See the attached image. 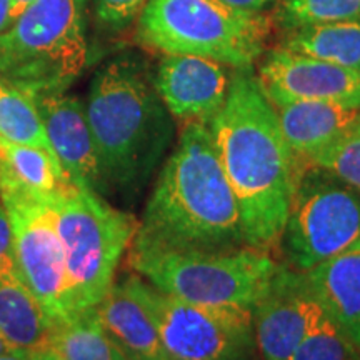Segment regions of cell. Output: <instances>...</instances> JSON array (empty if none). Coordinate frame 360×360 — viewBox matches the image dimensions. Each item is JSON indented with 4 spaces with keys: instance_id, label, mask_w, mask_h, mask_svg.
Returning <instances> with one entry per match:
<instances>
[{
    "instance_id": "1",
    "label": "cell",
    "mask_w": 360,
    "mask_h": 360,
    "mask_svg": "<svg viewBox=\"0 0 360 360\" xmlns=\"http://www.w3.org/2000/svg\"><path fill=\"white\" fill-rule=\"evenodd\" d=\"M207 129L236 199L245 245L274 249L289 217L299 162L254 67L233 69L227 101Z\"/></svg>"
},
{
    "instance_id": "2",
    "label": "cell",
    "mask_w": 360,
    "mask_h": 360,
    "mask_svg": "<svg viewBox=\"0 0 360 360\" xmlns=\"http://www.w3.org/2000/svg\"><path fill=\"white\" fill-rule=\"evenodd\" d=\"M132 244L175 250L245 245L233 193L209 129L186 124L160 169Z\"/></svg>"
},
{
    "instance_id": "3",
    "label": "cell",
    "mask_w": 360,
    "mask_h": 360,
    "mask_svg": "<svg viewBox=\"0 0 360 360\" xmlns=\"http://www.w3.org/2000/svg\"><path fill=\"white\" fill-rule=\"evenodd\" d=\"M105 191L135 195L146 187L174 139L172 115L142 57L120 53L96 72L84 103Z\"/></svg>"
},
{
    "instance_id": "4",
    "label": "cell",
    "mask_w": 360,
    "mask_h": 360,
    "mask_svg": "<svg viewBox=\"0 0 360 360\" xmlns=\"http://www.w3.org/2000/svg\"><path fill=\"white\" fill-rule=\"evenodd\" d=\"M129 265L162 294L184 302L254 307L282 267L270 250H175L130 242Z\"/></svg>"
},
{
    "instance_id": "5",
    "label": "cell",
    "mask_w": 360,
    "mask_h": 360,
    "mask_svg": "<svg viewBox=\"0 0 360 360\" xmlns=\"http://www.w3.org/2000/svg\"><path fill=\"white\" fill-rule=\"evenodd\" d=\"M89 0H35L0 34V80L35 96L65 92L89 64Z\"/></svg>"
},
{
    "instance_id": "6",
    "label": "cell",
    "mask_w": 360,
    "mask_h": 360,
    "mask_svg": "<svg viewBox=\"0 0 360 360\" xmlns=\"http://www.w3.org/2000/svg\"><path fill=\"white\" fill-rule=\"evenodd\" d=\"M137 27L139 40L155 51L209 57L242 69L262 57L272 19L220 0H147Z\"/></svg>"
},
{
    "instance_id": "7",
    "label": "cell",
    "mask_w": 360,
    "mask_h": 360,
    "mask_svg": "<svg viewBox=\"0 0 360 360\" xmlns=\"http://www.w3.org/2000/svg\"><path fill=\"white\" fill-rule=\"evenodd\" d=\"M52 204L74 314L97 307L114 285L117 267L139 222L85 188H75Z\"/></svg>"
},
{
    "instance_id": "8",
    "label": "cell",
    "mask_w": 360,
    "mask_h": 360,
    "mask_svg": "<svg viewBox=\"0 0 360 360\" xmlns=\"http://www.w3.org/2000/svg\"><path fill=\"white\" fill-rule=\"evenodd\" d=\"M360 238V192L310 162H299L281 244L290 267L302 270L335 257Z\"/></svg>"
},
{
    "instance_id": "9",
    "label": "cell",
    "mask_w": 360,
    "mask_h": 360,
    "mask_svg": "<svg viewBox=\"0 0 360 360\" xmlns=\"http://www.w3.org/2000/svg\"><path fill=\"white\" fill-rule=\"evenodd\" d=\"M162 345L175 360H257L252 309L184 302L134 276Z\"/></svg>"
},
{
    "instance_id": "10",
    "label": "cell",
    "mask_w": 360,
    "mask_h": 360,
    "mask_svg": "<svg viewBox=\"0 0 360 360\" xmlns=\"http://www.w3.org/2000/svg\"><path fill=\"white\" fill-rule=\"evenodd\" d=\"M0 200L12 224L20 281L37 297L53 322L74 315L53 204L12 191L0 192Z\"/></svg>"
},
{
    "instance_id": "11",
    "label": "cell",
    "mask_w": 360,
    "mask_h": 360,
    "mask_svg": "<svg viewBox=\"0 0 360 360\" xmlns=\"http://www.w3.org/2000/svg\"><path fill=\"white\" fill-rule=\"evenodd\" d=\"M260 360H290L299 345L330 323L302 270L282 265L252 307Z\"/></svg>"
},
{
    "instance_id": "12",
    "label": "cell",
    "mask_w": 360,
    "mask_h": 360,
    "mask_svg": "<svg viewBox=\"0 0 360 360\" xmlns=\"http://www.w3.org/2000/svg\"><path fill=\"white\" fill-rule=\"evenodd\" d=\"M257 77L272 103L319 101L360 107V70L281 47L265 53Z\"/></svg>"
},
{
    "instance_id": "13",
    "label": "cell",
    "mask_w": 360,
    "mask_h": 360,
    "mask_svg": "<svg viewBox=\"0 0 360 360\" xmlns=\"http://www.w3.org/2000/svg\"><path fill=\"white\" fill-rule=\"evenodd\" d=\"M232 74L233 67L214 58L165 53L154 85L172 119L207 125L227 101Z\"/></svg>"
},
{
    "instance_id": "14",
    "label": "cell",
    "mask_w": 360,
    "mask_h": 360,
    "mask_svg": "<svg viewBox=\"0 0 360 360\" xmlns=\"http://www.w3.org/2000/svg\"><path fill=\"white\" fill-rule=\"evenodd\" d=\"M32 97L53 154L64 172L79 188L98 195L107 193L84 103L65 92H40Z\"/></svg>"
},
{
    "instance_id": "15",
    "label": "cell",
    "mask_w": 360,
    "mask_h": 360,
    "mask_svg": "<svg viewBox=\"0 0 360 360\" xmlns=\"http://www.w3.org/2000/svg\"><path fill=\"white\" fill-rule=\"evenodd\" d=\"M97 315L112 344L130 360H170L134 276L114 283L97 305Z\"/></svg>"
},
{
    "instance_id": "16",
    "label": "cell",
    "mask_w": 360,
    "mask_h": 360,
    "mask_svg": "<svg viewBox=\"0 0 360 360\" xmlns=\"http://www.w3.org/2000/svg\"><path fill=\"white\" fill-rule=\"evenodd\" d=\"M287 146L297 162H310L360 122V107L294 101L274 103Z\"/></svg>"
},
{
    "instance_id": "17",
    "label": "cell",
    "mask_w": 360,
    "mask_h": 360,
    "mask_svg": "<svg viewBox=\"0 0 360 360\" xmlns=\"http://www.w3.org/2000/svg\"><path fill=\"white\" fill-rule=\"evenodd\" d=\"M305 276L330 321L360 347V238Z\"/></svg>"
},
{
    "instance_id": "18",
    "label": "cell",
    "mask_w": 360,
    "mask_h": 360,
    "mask_svg": "<svg viewBox=\"0 0 360 360\" xmlns=\"http://www.w3.org/2000/svg\"><path fill=\"white\" fill-rule=\"evenodd\" d=\"M79 188L52 152L0 139V192L25 193L53 202Z\"/></svg>"
},
{
    "instance_id": "19",
    "label": "cell",
    "mask_w": 360,
    "mask_h": 360,
    "mask_svg": "<svg viewBox=\"0 0 360 360\" xmlns=\"http://www.w3.org/2000/svg\"><path fill=\"white\" fill-rule=\"evenodd\" d=\"M52 328V317L19 277L0 281V335L8 347L40 352Z\"/></svg>"
},
{
    "instance_id": "20",
    "label": "cell",
    "mask_w": 360,
    "mask_h": 360,
    "mask_svg": "<svg viewBox=\"0 0 360 360\" xmlns=\"http://www.w3.org/2000/svg\"><path fill=\"white\" fill-rule=\"evenodd\" d=\"M278 47L360 70V19L299 27L283 32Z\"/></svg>"
},
{
    "instance_id": "21",
    "label": "cell",
    "mask_w": 360,
    "mask_h": 360,
    "mask_svg": "<svg viewBox=\"0 0 360 360\" xmlns=\"http://www.w3.org/2000/svg\"><path fill=\"white\" fill-rule=\"evenodd\" d=\"M47 349L64 360H114L117 352L96 307L53 322Z\"/></svg>"
},
{
    "instance_id": "22",
    "label": "cell",
    "mask_w": 360,
    "mask_h": 360,
    "mask_svg": "<svg viewBox=\"0 0 360 360\" xmlns=\"http://www.w3.org/2000/svg\"><path fill=\"white\" fill-rule=\"evenodd\" d=\"M0 139L53 154L34 97L4 80H0Z\"/></svg>"
},
{
    "instance_id": "23",
    "label": "cell",
    "mask_w": 360,
    "mask_h": 360,
    "mask_svg": "<svg viewBox=\"0 0 360 360\" xmlns=\"http://www.w3.org/2000/svg\"><path fill=\"white\" fill-rule=\"evenodd\" d=\"M360 19V0H278L274 22L283 32L305 25Z\"/></svg>"
},
{
    "instance_id": "24",
    "label": "cell",
    "mask_w": 360,
    "mask_h": 360,
    "mask_svg": "<svg viewBox=\"0 0 360 360\" xmlns=\"http://www.w3.org/2000/svg\"><path fill=\"white\" fill-rule=\"evenodd\" d=\"M360 192V122L310 160Z\"/></svg>"
},
{
    "instance_id": "25",
    "label": "cell",
    "mask_w": 360,
    "mask_h": 360,
    "mask_svg": "<svg viewBox=\"0 0 360 360\" xmlns=\"http://www.w3.org/2000/svg\"><path fill=\"white\" fill-rule=\"evenodd\" d=\"M290 360H360V347L330 322L309 335Z\"/></svg>"
},
{
    "instance_id": "26",
    "label": "cell",
    "mask_w": 360,
    "mask_h": 360,
    "mask_svg": "<svg viewBox=\"0 0 360 360\" xmlns=\"http://www.w3.org/2000/svg\"><path fill=\"white\" fill-rule=\"evenodd\" d=\"M94 20L107 34H119L139 20L147 0H89Z\"/></svg>"
},
{
    "instance_id": "27",
    "label": "cell",
    "mask_w": 360,
    "mask_h": 360,
    "mask_svg": "<svg viewBox=\"0 0 360 360\" xmlns=\"http://www.w3.org/2000/svg\"><path fill=\"white\" fill-rule=\"evenodd\" d=\"M8 277H19V274H17L15 250H13L12 224L6 207L0 200V281Z\"/></svg>"
},
{
    "instance_id": "28",
    "label": "cell",
    "mask_w": 360,
    "mask_h": 360,
    "mask_svg": "<svg viewBox=\"0 0 360 360\" xmlns=\"http://www.w3.org/2000/svg\"><path fill=\"white\" fill-rule=\"evenodd\" d=\"M220 2L227 4L233 8H238V11L244 12H262L265 7L270 6V4L277 2V0H220Z\"/></svg>"
},
{
    "instance_id": "29",
    "label": "cell",
    "mask_w": 360,
    "mask_h": 360,
    "mask_svg": "<svg viewBox=\"0 0 360 360\" xmlns=\"http://www.w3.org/2000/svg\"><path fill=\"white\" fill-rule=\"evenodd\" d=\"M39 355L40 352H32V350L11 349L0 354V360H39Z\"/></svg>"
},
{
    "instance_id": "30",
    "label": "cell",
    "mask_w": 360,
    "mask_h": 360,
    "mask_svg": "<svg viewBox=\"0 0 360 360\" xmlns=\"http://www.w3.org/2000/svg\"><path fill=\"white\" fill-rule=\"evenodd\" d=\"M12 0H0V34L11 25Z\"/></svg>"
},
{
    "instance_id": "31",
    "label": "cell",
    "mask_w": 360,
    "mask_h": 360,
    "mask_svg": "<svg viewBox=\"0 0 360 360\" xmlns=\"http://www.w3.org/2000/svg\"><path fill=\"white\" fill-rule=\"evenodd\" d=\"M35 0H12V8H11V24L13 20L17 19V17L20 15L22 12L27 11Z\"/></svg>"
},
{
    "instance_id": "32",
    "label": "cell",
    "mask_w": 360,
    "mask_h": 360,
    "mask_svg": "<svg viewBox=\"0 0 360 360\" xmlns=\"http://www.w3.org/2000/svg\"><path fill=\"white\" fill-rule=\"evenodd\" d=\"M39 360H64V359L58 357V355L51 349H44V350H40Z\"/></svg>"
},
{
    "instance_id": "33",
    "label": "cell",
    "mask_w": 360,
    "mask_h": 360,
    "mask_svg": "<svg viewBox=\"0 0 360 360\" xmlns=\"http://www.w3.org/2000/svg\"><path fill=\"white\" fill-rule=\"evenodd\" d=\"M7 350H11V347H8V345H7V342L2 339V335H0V354L7 352Z\"/></svg>"
},
{
    "instance_id": "34",
    "label": "cell",
    "mask_w": 360,
    "mask_h": 360,
    "mask_svg": "<svg viewBox=\"0 0 360 360\" xmlns=\"http://www.w3.org/2000/svg\"><path fill=\"white\" fill-rule=\"evenodd\" d=\"M114 360H130V359L125 357V355H124L122 352H120L119 349H117V352H115V359H114Z\"/></svg>"
},
{
    "instance_id": "35",
    "label": "cell",
    "mask_w": 360,
    "mask_h": 360,
    "mask_svg": "<svg viewBox=\"0 0 360 360\" xmlns=\"http://www.w3.org/2000/svg\"><path fill=\"white\" fill-rule=\"evenodd\" d=\"M170 360H175V359H170Z\"/></svg>"
}]
</instances>
